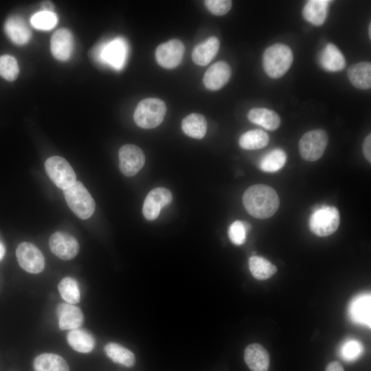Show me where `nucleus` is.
I'll list each match as a JSON object with an SVG mask.
<instances>
[{"instance_id":"e433bc0d","label":"nucleus","mask_w":371,"mask_h":371,"mask_svg":"<svg viewBox=\"0 0 371 371\" xmlns=\"http://www.w3.org/2000/svg\"><path fill=\"white\" fill-rule=\"evenodd\" d=\"M205 4L211 13L217 16L225 14L232 7V1L229 0H206Z\"/></svg>"},{"instance_id":"393cba45","label":"nucleus","mask_w":371,"mask_h":371,"mask_svg":"<svg viewBox=\"0 0 371 371\" xmlns=\"http://www.w3.org/2000/svg\"><path fill=\"white\" fill-rule=\"evenodd\" d=\"M35 371H69L66 361L60 355L43 353L37 356L34 361Z\"/></svg>"},{"instance_id":"5701e85b","label":"nucleus","mask_w":371,"mask_h":371,"mask_svg":"<svg viewBox=\"0 0 371 371\" xmlns=\"http://www.w3.org/2000/svg\"><path fill=\"white\" fill-rule=\"evenodd\" d=\"M330 3L328 0L308 1L302 10L304 18L313 25H322L326 18Z\"/></svg>"},{"instance_id":"f704fd0d","label":"nucleus","mask_w":371,"mask_h":371,"mask_svg":"<svg viewBox=\"0 0 371 371\" xmlns=\"http://www.w3.org/2000/svg\"><path fill=\"white\" fill-rule=\"evenodd\" d=\"M363 350L362 344L358 340L349 339L345 341L340 348L341 357L348 361L356 360Z\"/></svg>"},{"instance_id":"f257e3e1","label":"nucleus","mask_w":371,"mask_h":371,"mask_svg":"<svg viewBox=\"0 0 371 371\" xmlns=\"http://www.w3.org/2000/svg\"><path fill=\"white\" fill-rule=\"evenodd\" d=\"M243 203L247 212L257 218H267L273 216L280 205V199L276 190L264 184H256L248 188L243 196Z\"/></svg>"},{"instance_id":"cd10ccee","label":"nucleus","mask_w":371,"mask_h":371,"mask_svg":"<svg viewBox=\"0 0 371 371\" xmlns=\"http://www.w3.org/2000/svg\"><path fill=\"white\" fill-rule=\"evenodd\" d=\"M249 267L252 276L257 280L270 278L277 272V267L261 256H253L249 259Z\"/></svg>"},{"instance_id":"20e7f679","label":"nucleus","mask_w":371,"mask_h":371,"mask_svg":"<svg viewBox=\"0 0 371 371\" xmlns=\"http://www.w3.org/2000/svg\"><path fill=\"white\" fill-rule=\"evenodd\" d=\"M166 113V106L163 100L150 98L138 103L133 117L138 126L149 129L159 126L164 120Z\"/></svg>"},{"instance_id":"412c9836","label":"nucleus","mask_w":371,"mask_h":371,"mask_svg":"<svg viewBox=\"0 0 371 371\" xmlns=\"http://www.w3.org/2000/svg\"><path fill=\"white\" fill-rule=\"evenodd\" d=\"M319 63L328 71H339L346 66V60L339 49L333 43H328L319 55Z\"/></svg>"},{"instance_id":"6ab92c4d","label":"nucleus","mask_w":371,"mask_h":371,"mask_svg":"<svg viewBox=\"0 0 371 371\" xmlns=\"http://www.w3.org/2000/svg\"><path fill=\"white\" fill-rule=\"evenodd\" d=\"M244 359L251 371H268L270 364L269 354L259 344H251L245 350Z\"/></svg>"},{"instance_id":"aec40b11","label":"nucleus","mask_w":371,"mask_h":371,"mask_svg":"<svg viewBox=\"0 0 371 371\" xmlns=\"http://www.w3.org/2000/svg\"><path fill=\"white\" fill-rule=\"evenodd\" d=\"M347 76L350 83L360 89L371 87V64L369 62H360L350 66Z\"/></svg>"},{"instance_id":"c9c22d12","label":"nucleus","mask_w":371,"mask_h":371,"mask_svg":"<svg viewBox=\"0 0 371 371\" xmlns=\"http://www.w3.org/2000/svg\"><path fill=\"white\" fill-rule=\"evenodd\" d=\"M249 229L250 225L247 223L240 221L232 223L228 229V236L232 243L236 245H243Z\"/></svg>"},{"instance_id":"9d476101","label":"nucleus","mask_w":371,"mask_h":371,"mask_svg":"<svg viewBox=\"0 0 371 371\" xmlns=\"http://www.w3.org/2000/svg\"><path fill=\"white\" fill-rule=\"evenodd\" d=\"M120 169L126 177L136 175L145 163L143 151L133 144H126L119 150Z\"/></svg>"},{"instance_id":"2f4dec72","label":"nucleus","mask_w":371,"mask_h":371,"mask_svg":"<svg viewBox=\"0 0 371 371\" xmlns=\"http://www.w3.org/2000/svg\"><path fill=\"white\" fill-rule=\"evenodd\" d=\"M58 290L62 298L67 303L74 304L80 300V291L77 281L71 278H63L58 284Z\"/></svg>"},{"instance_id":"b1692460","label":"nucleus","mask_w":371,"mask_h":371,"mask_svg":"<svg viewBox=\"0 0 371 371\" xmlns=\"http://www.w3.org/2000/svg\"><path fill=\"white\" fill-rule=\"evenodd\" d=\"M250 122L262 126L267 130H276L280 125V117L273 111L265 108H254L247 115Z\"/></svg>"},{"instance_id":"dca6fc26","label":"nucleus","mask_w":371,"mask_h":371,"mask_svg":"<svg viewBox=\"0 0 371 371\" xmlns=\"http://www.w3.org/2000/svg\"><path fill=\"white\" fill-rule=\"evenodd\" d=\"M230 76L229 65L224 61H219L211 65L205 71L203 81L207 89L216 91L226 85Z\"/></svg>"},{"instance_id":"79ce46f5","label":"nucleus","mask_w":371,"mask_h":371,"mask_svg":"<svg viewBox=\"0 0 371 371\" xmlns=\"http://www.w3.org/2000/svg\"><path fill=\"white\" fill-rule=\"evenodd\" d=\"M369 36L371 38V24L369 25Z\"/></svg>"},{"instance_id":"f03ea898","label":"nucleus","mask_w":371,"mask_h":371,"mask_svg":"<svg viewBox=\"0 0 371 371\" xmlns=\"http://www.w3.org/2000/svg\"><path fill=\"white\" fill-rule=\"evenodd\" d=\"M128 52V47L126 40L117 37L111 41L97 44L90 51V54L96 63L120 70L125 65Z\"/></svg>"},{"instance_id":"bb28decb","label":"nucleus","mask_w":371,"mask_h":371,"mask_svg":"<svg viewBox=\"0 0 371 371\" xmlns=\"http://www.w3.org/2000/svg\"><path fill=\"white\" fill-rule=\"evenodd\" d=\"M181 128L187 135L200 139L206 133L207 122L203 115L191 113L183 119Z\"/></svg>"},{"instance_id":"9b49d317","label":"nucleus","mask_w":371,"mask_h":371,"mask_svg":"<svg viewBox=\"0 0 371 371\" xmlns=\"http://www.w3.org/2000/svg\"><path fill=\"white\" fill-rule=\"evenodd\" d=\"M184 50L185 47L181 41L172 39L157 47L155 58L160 66L166 69H172L180 64Z\"/></svg>"},{"instance_id":"4468645a","label":"nucleus","mask_w":371,"mask_h":371,"mask_svg":"<svg viewBox=\"0 0 371 371\" xmlns=\"http://www.w3.org/2000/svg\"><path fill=\"white\" fill-rule=\"evenodd\" d=\"M371 296L370 293L356 295L350 302L348 313L350 319L357 324L370 328Z\"/></svg>"},{"instance_id":"1a4fd4ad","label":"nucleus","mask_w":371,"mask_h":371,"mask_svg":"<svg viewBox=\"0 0 371 371\" xmlns=\"http://www.w3.org/2000/svg\"><path fill=\"white\" fill-rule=\"evenodd\" d=\"M16 256L19 265L29 273H41L45 267L43 254L32 243H21L16 248Z\"/></svg>"},{"instance_id":"6e6552de","label":"nucleus","mask_w":371,"mask_h":371,"mask_svg":"<svg viewBox=\"0 0 371 371\" xmlns=\"http://www.w3.org/2000/svg\"><path fill=\"white\" fill-rule=\"evenodd\" d=\"M328 135L322 129L308 131L299 142V151L306 161H315L324 154L328 144Z\"/></svg>"},{"instance_id":"f3484780","label":"nucleus","mask_w":371,"mask_h":371,"mask_svg":"<svg viewBox=\"0 0 371 371\" xmlns=\"http://www.w3.org/2000/svg\"><path fill=\"white\" fill-rule=\"evenodd\" d=\"M4 30L11 41L22 45L29 42L32 32L24 19L18 15H12L4 23Z\"/></svg>"},{"instance_id":"ea45409f","label":"nucleus","mask_w":371,"mask_h":371,"mask_svg":"<svg viewBox=\"0 0 371 371\" xmlns=\"http://www.w3.org/2000/svg\"><path fill=\"white\" fill-rule=\"evenodd\" d=\"M42 11L52 12H54V4L50 1H43L41 3Z\"/></svg>"},{"instance_id":"ddd939ff","label":"nucleus","mask_w":371,"mask_h":371,"mask_svg":"<svg viewBox=\"0 0 371 371\" xmlns=\"http://www.w3.org/2000/svg\"><path fill=\"white\" fill-rule=\"evenodd\" d=\"M171 192L164 188L152 190L146 196L143 205L142 212L147 220L156 219L164 207L172 201Z\"/></svg>"},{"instance_id":"4be33fe9","label":"nucleus","mask_w":371,"mask_h":371,"mask_svg":"<svg viewBox=\"0 0 371 371\" xmlns=\"http://www.w3.org/2000/svg\"><path fill=\"white\" fill-rule=\"evenodd\" d=\"M220 43L215 36H212L196 45L192 52V58L194 63L199 65H207L218 52Z\"/></svg>"},{"instance_id":"c756f323","label":"nucleus","mask_w":371,"mask_h":371,"mask_svg":"<svg viewBox=\"0 0 371 371\" xmlns=\"http://www.w3.org/2000/svg\"><path fill=\"white\" fill-rule=\"evenodd\" d=\"M286 161V154L280 149L276 148L265 155L259 161L258 166L266 172H275L281 169Z\"/></svg>"},{"instance_id":"2eb2a0df","label":"nucleus","mask_w":371,"mask_h":371,"mask_svg":"<svg viewBox=\"0 0 371 371\" xmlns=\"http://www.w3.org/2000/svg\"><path fill=\"white\" fill-rule=\"evenodd\" d=\"M52 55L58 60H68L74 49V37L69 30L61 28L52 35L50 42Z\"/></svg>"},{"instance_id":"7ed1b4c3","label":"nucleus","mask_w":371,"mask_h":371,"mask_svg":"<svg viewBox=\"0 0 371 371\" xmlns=\"http://www.w3.org/2000/svg\"><path fill=\"white\" fill-rule=\"evenodd\" d=\"M293 62L291 49L286 45L276 43L267 47L262 56L263 68L272 78H279L289 69Z\"/></svg>"},{"instance_id":"0eeeda50","label":"nucleus","mask_w":371,"mask_h":371,"mask_svg":"<svg viewBox=\"0 0 371 371\" xmlns=\"http://www.w3.org/2000/svg\"><path fill=\"white\" fill-rule=\"evenodd\" d=\"M45 168L51 181L63 190L76 181L74 170L63 157L60 156L49 157L45 161Z\"/></svg>"},{"instance_id":"423d86ee","label":"nucleus","mask_w":371,"mask_h":371,"mask_svg":"<svg viewBox=\"0 0 371 371\" xmlns=\"http://www.w3.org/2000/svg\"><path fill=\"white\" fill-rule=\"evenodd\" d=\"M69 208L80 218L87 219L94 212L95 203L87 188L80 181H76L63 190Z\"/></svg>"},{"instance_id":"4c0bfd02","label":"nucleus","mask_w":371,"mask_h":371,"mask_svg":"<svg viewBox=\"0 0 371 371\" xmlns=\"http://www.w3.org/2000/svg\"><path fill=\"white\" fill-rule=\"evenodd\" d=\"M363 153L366 159L371 162V135L368 134L363 143Z\"/></svg>"},{"instance_id":"72a5a7b5","label":"nucleus","mask_w":371,"mask_h":371,"mask_svg":"<svg viewBox=\"0 0 371 371\" xmlns=\"http://www.w3.org/2000/svg\"><path fill=\"white\" fill-rule=\"evenodd\" d=\"M30 23L38 30H49L57 24L58 16L54 12L41 10L32 16Z\"/></svg>"},{"instance_id":"f8f14e48","label":"nucleus","mask_w":371,"mask_h":371,"mask_svg":"<svg viewBox=\"0 0 371 371\" xmlns=\"http://www.w3.org/2000/svg\"><path fill=\"white\" fill-rule=\"evenodd\" d=\"M49 245L52 253L64 260L74 258L79 251L77 240L64 232H56L52 234Z\"/></svg>"},{"instance_id":"7c9ffc66","label":"nucleus","mask_w":371,"mask_h":371,"mask_svg":"<svg viewBox=\"0 0 371 371\" xmlns=\"http://www.w3.org/2000/svg\"><path fill=\"white\" fill-rule=\"evenodd\" d=\"M106 355L114 362L126 367L135 364V355L128 349L115 343H109L104 346Z\"/></svg>"},{"instance_id":"c85d7f7f","label":"nucleus","mask_w":371,"mask_h":371,"mask_svg":"<svg viewBox=\"0 0 371 371\" xmlns=\"http://www.w3.org/2000/svg\"><path fill=\"white\" fill-rule=\"evenodd\" d=\"M269 142L268 134L262 130H250L243 133L239 139V144L246 150L260 149L266 146Z\"/></svg>"},{"instance_id":"a19ab883","label":"nucleus","mask_w":371,"mask_h":371,"mask_svg":"<svg viewBox=\"0 0 371 371\" xmlns=\"http://www.w3.org/2000/svg\"><path fill=\"white\" fill-rule=\"evenodd\" d=\"M5 247L3 243L0 241V260H2V258L4 256L5 254Z\"/></svg>"},{"instance_id":"a878e982","label":"nucleus","mask_w":371,"mask_h":371,"mask_svg":"<svg viewBox=\"0 0 371 371\" xmlns=\"http://www.w3.org/2000/svg\"><path fill=\"white\" fill-rule=\"evenodd\" d=\"M67 342L76 351L82 353L90 352L95 346V339L89 332L76 328L71 330L67 336Z\"/></svg>"},{"instance_id":"39448f33","label":"nucleus","mask_w":371,"mask_h":371,"mask_svg":"<svg viewBox=\"0 0 371 371\" xmlns=\"http://www.w3.org/2000/svg\"><path fill=\"white\" fill-rule=\"evenodd\" d=\"M340 223L338 210L333 206L322 205L315 208L308 220L311 231L321 237L333 234Z\"/></svg>"},{"instance_id":"a211bd4d","label":"nucleus","mask_w":371,"mask_h":371,"mask_svg":"<svg viewBox=\"0 0 371 371\" xmlns=\"http://www.w3.org/2000/svg\"><path fill=\"white\" fill-rule=\"evenodd\" d=\"M58 326L61 330H74L79 328L84 321L81 310L71 304L61 303L56 308Z\"/></svg>"},{"instance_id":"58836bf2","label":"nucleus","mask_w":371,"mask_h":371,"mask_svg":"<svg viewBox=\"0 0 371 371\" xmlns=\"http://www.w3.org/2000/svg\"><path fill=\"white\" fill-rule=\"evenodd\" d=\"M326 371H344V369L341 363L333 361L327 365Z\"/></svg>"},{"instance_id":"473e14b6","label":"nucleus","mask_w":371,"mask_h":371,"mask_svg":"<svg viewBox=\"0 0 371 371\" xmlns=\"http://www.w3.org/2000/svg\"><path fill=\"white\" fill-rule=\"evenodd\" d=\"M19 73L17 60L14 56L4 54L0 56V76L8 81H14Z\"/></svg>"}]
</instances>
